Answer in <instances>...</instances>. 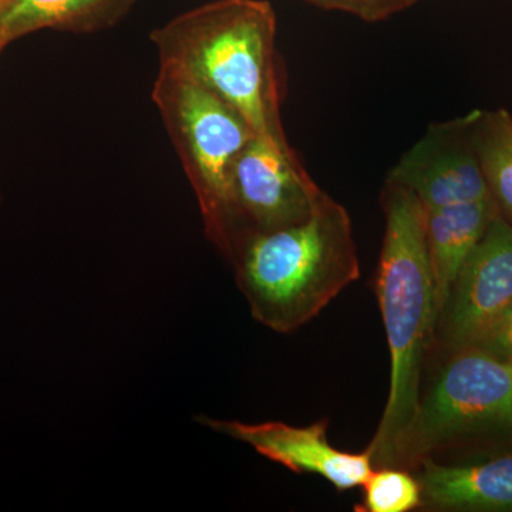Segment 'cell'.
Masks as SVG:
<instances>
[{
	"instance_id": "11",
	"label": "cell",
	"mask_w": 512,
	"mask_h": 512,
	"mask_svg": "<svg viewBox=\"0 0 512 512\" xmlns=\"http://www.w3.org/2000/svg\"><path fill=\"white\" fill-rule=\"evenodd\" d=\"M497 215L493 198L426 210L427 254L439 320L461 268Z\"/></svg>"
},
{
	"instance_id": "13",
	"label": "cell",
	"mask_w": 512,
	"mask_h": 512,
	"mask_svg": "<svg viewBox=\"0 0 512 512\" xmlns=\"http://www.w3.org/2000/svg\"><path fill=\"white\" fill-rule=\"evenodd\" d=\"M473 136L491 198L512 224V114L504 109L474 110Z\"/></svg>"
},
{
	"instance_id": "12",
	"label": "cell",
	"mask_w": 512,
	"mask_h": 512,
	"mask_svg": "<svg viewBox=\"0 0 512 512\" xmlns=\"http://www.w3.org/2000/svg\"><path fill=\"white\" fill-rule=\"evenodd\" d=\"M136 0H0V53L43 29L93 33L111 28Z\"/></svg>"
},
{
	"instance_id": "5",
	"label": "cell",
	"mask_w": 512,
	"mask_h": 512,
	"mask_svg": "<svg viewBox=\"0 0 512 512\" xmlns=\"http://www.w3.org/2000/svg\"><path fill=\"white\" fill-rule=\"evenodd\" d=\"M485 437L512 444V362L464 346L451 350L420 397L394 467L410 470L443 448Z\"/></svg>"
},
{
	"instance_id": "2",
	"label": "cell",
	"mask_w": 512,
	"mask_h": 512,
	"mask_svg": "<svg viewBox=\"0 0 512 512\" xmlns=\"http://www.w3.org/2000/svg\"><path fill=\"white\" fill-rule=\"evenodd\" d=\"M384 235L375 292L390 356L387 402L366 450L373 467H394L400 444L420 402L421 369L439 325L426 244V208L386 181L382 192Z\"/></svg>"
},
{
	"instance_id": "16",
	"label": "cell",
	"mask_w": 512,
	"mask_h": 512,
	"mask_svg": "<svg viewBox=\"0 0 512 512\" xmlns=\"http://www.w3.org/2000/svg\"><path fill=\"white\" fill-rule=\"evenodd\" d=\"M468 346H474L495 357L512 362V302Z\"/></svg>"
},
{
	"instance_id": "1",
	"label": "cell",
	"mask_w": 512,
	"mask_h": 512,
	"mask_svg": "<svg viewBox=\"0 0 512 512\" xmlns=\"http://www.w3.org/2000/svg\"><path fill=\"white\" fill-rule=\"evenodd\" d=\"M276 15L268 0H214L150 35L167 64L237 110L256 136L288 143L281 119Z\"/></svg>"
},
{
	"instance_id": "4",
	"label": "cell",
	"mask_w": 512,
	"mask_h": 512,
	"mask_svg": "<svg viewBox=\"0 0 512 512\" xmlns=\"http://www.w3.org/2000/svg\"><path fill=\"white\" fill-rule=\"evenodd\" d=\"M151 99L197 198L205 237L231 264L232 168L256 134L237 110L173 66L158 64Z\"/></svg>"
},
{
	"instance_id": "14",
	"label": "cell",
	"mask_w": 512,
	"mask_h": 512,
	"mask_svg": "<svg viewBox=\"0 0 512 512\" xmlns=\"http://www.w3.org/2000/svg\"><path fill=\"white\" fill-rule=\"evenodd\" d=\"M363 488V512H409L423 507L421 485L407 468H375Z\"/></svg>"
},
{
	"instance_id": "9",
	"label": "cell",
	"mask_w": 512,
	"mask_h": 512,
	"mask_svg": "<svg viewBox=\"0 0 512 512\" xmlns=\"http://www.w3.org/2000/svg\"><path fill=\"white\" fill-rule=\"evenodd\" d=\"M512 302V224L497 215L461 268L439 325L450 350L470 345Z\"/></svg>"
},
{
	"instance_id": "6",
	"label": "cell",
	"mask_w": 512,
	"mask_h": 512,
	"mask_svg": "<svg viewBox=\"0 0 512 512\" xmlns=\"http://www.w3.org/2000/svg\"><path fill=\"white\" fill-rule=\"evenodd\" d=\"M323 194L289 143L252 137L235 161L229 185L234 258L252 235L308 220Z\"/></svg>"
},
{
	"instance_id": "10",
	"label": "cell",
	"mask_w": 512,
	"mask_h": 512,
	"mask_svg": "<svg viewBox=\"0 0 512 512\" xmlns=\"http://www.w3.org/2000/svg\"><path fill=\"white\" fill-rule=\"evenodd\" d=\"M423 507L437 511L512 512V453L466 464L421 461Z\"/></svg>"
},
{
	"instance_id": "15",
	"label": "cell",
	"mask_w": 512,
	"mask_h": 512,
	"mask_svg": "<svg viewBox=\"0 0 512 512\" xmlns=\"http://www.w3.org/2000/svg\"><path fill=\"white\" fill-rule=\"evenodd\" d=\"M325 10L348 13L365 22H382L412 8L423 0H303Z\"/></svg>"
},
{
	"instance_id": "7",
	"label": "cell",
	"mask_w": 512,
	"mask_h": 512,
	"mask_svg": "<svg viewBox=\"0 0 512 512\" xmlns=\"http://www.w3.org/2000/svg\"><path fill=\"white\" fill-rule=\"evenodd\" d=\"M476 111L427 128L386 181L412 192L427 211L491 198L473 127Z\"/></svg>"
},
{
	"instance_id": "8",
	"label": "cell",
	"mask_w": 512,
	"mask_h": 512,
	"mask_svg": "<svg viewBox=\"0 0 512 512\" xmlns=\"http://www.w3.org/2000/svg\"><path fill=\"white\" fill-rule=\"evenodd\" d=\"M197 421L208 429L248 444L256 453L293 473L325 478L338 491L362 487L375 470L369 451L350 453L329 443L328 420L302 427L281 421L244 423L208 416H200Z\"/></svg>"
},
{
	"instance_id": "3",
	"label": "cell",
	"mask_w": 512,
	"mask_h": 512,
	"mask_svg": "<svg viewBox=\"0 0 512 512\" xmlns=\"http://www.w3.org/2000/svg\"><path fill=\"white\" fill-rule=\"evenodd\" d=\"M231 265L252 318L276 333L308 325L360 276L349 212L326 192L308 220L245 239Z\"/></svg>"
}]
</instances>
